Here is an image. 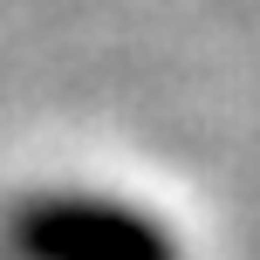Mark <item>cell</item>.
Masks as SVG:
<instances>
[{
    "mask_svg": "<svg viewBox=\"0 0 260 260\" xmlns=\"http://www.w3.org/2000/svg\"><path fill=\"white\" fill-rule=\"evenodd\" d=\"M7 247L21 260H178L151 212L110 199H27L7 219Z\"/></svg>",
    "mask_w": 260,
    "mask_h": 260,
    "instance_id": "cell-1",
    "label": "cell"
}]
</instances>
